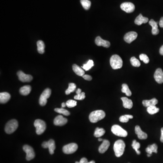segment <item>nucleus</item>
Masks as SVG:
<instances>
[{"label": "nucleus", "mask_w": 163, "mask_h": 163, "mask_svg": "<svg viewBox=\"0 0 163 163\" xmlns=\"http://www.w3.org/2000/svg\"><path fill=\"white\" fill-rule=\"evenodd\" d=\"M23 151L26 154V159L28 161L33 159L35 157V153L32 147L29 145H25L23 147Z\"/></svg>", "instance_id": "9"}, {"label": "nucleus", "mask_w": 163, "mask_h": 163, "mask_svg": "<svg viewBox=\"0 0 163 163\" xmlns=\"http://www.w3.org/2000/svg\"><path fill=\"white\" fill-rule=\"evenodd\" d=\"M123 102V106L125 108L128 109H131L133 106V103L131 100L129 99L126 97L121 98Z\"/></svg>", "instance_id": "24"}, {"label": "nucleus", "mask_w": 163, "mask_h": 163, "mask_svg": "<svg viewBox=\"0 0 163 163\" xmlns=\"http://www.w3.org/2000/svg\"><path fill=\"white\" fill-rule=\"evenodd\" d=\"M68 122V120L66 118L63 117L61 115H58L54 119V123L55 125L57 126H63Z\"/></svg>", "instance_id": "14"}, {"label": "nucleus", "mask_w": 163, "mask_h": 163, "mask_svg": "<svg viewBox=\"0 0 163 163\" xmlns=\"http://www.w3.org/2000/svg\"><path fill=\"white\" fill-rule=\"evenodd\" d=\"M98 141H103V139H102L100 138H99L98 139Z\"/></svg>", "instance_id": "49"}, {"label": "nucleus", "mask_w": 163, "mask_h": 163, "mask_svg": "<svg viewBox=\"0 0 163 163\" xmlns=\"http://www.w3.org/2000/svg\"><path fill=\"white\" fill-rule=\"evenodd\" d=\"M132 147L134 150H135L137 154H141V151L138 150L140 148V147H141V145H140V143L137 142L136 140H134L133 141V142H132Z\"/></svg>", "instance_id": "33"}, {"label": "nucleus", "mask_w": 163, "mask_h": 163, "mask_svg": "<svg viewBox=\"0 0 163 163\" xmlns=\"http://www.w3.org/2000/svg\"><path fill=\"white\" fill-rule=\"evenodd\" d=\"M159 110L160 109H159V108L156 107L155 106H149L147 109V111L151 115H153V114L157 113L159 112Z\"/></svg>", "instance_id": "32"}, {"label": "nucleus", "mask_w": 163, "mask_h": 163, "mask_svg": "<svg viewBox=\"0 0 163 163\" xmlns=\"http://www.w3.org/2000/svg\"><path fill=\"white\" fill-rule=\"evenodd\" d=\"M154 80L158 83H163V71L161 68H157L154 74Z\"/></svg>", "instance_id": "15"}, {"label": "nucleus", "mask_w": 163, "mask_h": 163, "mask_svg": "<svg viewBox=\"0 0 163 163\" xmlns=\"http://www.w3.org/2000/svg\"><path fill=\"white\" fill-rule=\"evenodd\" d=\"M106 116L105 112L103 110H96L92 112L89 116L90 121L92 123H96L104 118Z\"/></svg>", "instance_id": "2"}, {"label": "nucleus", "mask_w": 163, "mask_h": 163, "mask_svg": "<svg viewBox=\"0 0 163 163\" xmlns=\"http://www.w3.org/2000/svg\"><path fill=\"white\" fill-rule=\"evenodd\" d=\"M61 105H62V108H64V107H65V106H66V103H62Z\"/></svg>", "instance_id": "47"}, {"label": "nucleus", "mask_w": 163, "mask_h": 163, "mask_svg": "<svg viewBox=\"0 0 163 163\" xmlns=\"http://www.w3.org/2000/svg\"><path fill=\"white\" fill-rule=\"evenodd\" d=\"M110 64L113 69L121 68L123 65V61L122 58L117 55H113L110 58Z\"/></svg>", "instance_id": "3"}, {"label": "nucleus", "mask_w": 163, "mask_h": 163, "mask_svg": "<svg viewBox=\"0 0 163 163\" xmlns=\"http://www.w3.org/2000/svg\"><path fill=\"white\" fill-rule=\"evenodd\" d=\"M55 111L57 112V113L63 114V115L66 116H68L70 114L69 111H68L67 110L64 109L63 108H55Z\"/></svg>", "instance_id": "37"}, {"label": "nucleus", "mask_w": 163, "mask_h": 163, "mask_svg": "<svg viewBox=\"0 0 163 163\" xmlns=\"http://www.w3.org/2000/svg\"><path fill=\"white\" fill-rule=\"evenodd\" d=\"M137 33L135 32H129L126 33L124 36V40L128 43L130 44L136 39L137 37Z\"/></svg>", "instance_id": "13"}, {"label": "nucleus", "mask_w": 163, "mask_h": 163, "mask_svg": "<svg viewBox=\"0 0 163 163\" xmlns=\"http://www.w3.org/2000/svg\"><path fill=\"white\" fill-rule=\"evenodd\" d=\"M18 127V122L15 119L11 120L6 124L5 131L7 134H11L15 131Z\"/></svg>", "instance_id": "5"}, {"label": "nucleus", "mask_w": 163, "mask_h": 163, "mask_svg": "<svg viewBox=\"0 0 163 163\" xmlns=\"http://www.w3.org/2000/svg\"><path fill=\"white\" fill-rule=\"evenodd\" d=\"M87 163H95V162L93 160H92V161H90V162H88Z\"/></svg>", "instance_id": "48"}, {"label": "nucleus", "mask_w": 163, "mask_h": 163, "mask_svg": "<svg viewBox=\"0 0 163 163\" xmlns=\"http://www.w3.org/2000/svg\"><path fill=\"white\" fill-rule=\"evenodd\" d=\"M121 8L122 10L125 11L128 13L133 12L135 9V5L131 2H124L121 5Z\"/></svg>", "instance_id": "11"}, {"label": "nucleus", "mask_w": 163, "mask_h": 163, "mask_svg": "<svg viewBox=\"0 0 163 163\" xmlns=\"http://www.w3.org/2000/svg\"><path fill=\"white\" fill-rule=\"evenodd\" d=\"M157 145L155 144H153L151 145H149L145 150L146 152L147 153L148 156H151V155H152V153H157Z\"/></svg>", "instance_id": "20"}, {"label": "nucleus", "mask_w": 163, "mask_h": 163, "mask_svg": "<svg viewBox=\"0 0 163 163\" xmlns=\"http://www.w3.org/2000/svg\"><path fill=\"white\" fill-rule=\"evenodd\" d=\"M149 21L148 18L142 16V14H140L135 20V23L136 25L140 26L143 23H147Z\"/></svg>", "instance_id": "21"}, {"label": "nucleus", "mask_w": 163, "mask_h": 163, "mask_svg": "<svg viewBox=\"0 0 163 163\" xmlns=\"http://www.w3.org/2000/svg\"><path fill=\"white\" fill-rule=\"evenodd\" d=\"M78 148V145L76 143H70L63 147V151L65 154H71L76 152Z\"/></svg>", "instance_id": "8"}, {"label": "nucleus", "mask_w": 163, "mask_h": 163, "mask_svg": "<svg viewBox=\"0 0 163 163\" xmlns=\"http://www.w3.org/2000/svg\"><path fill=\"white\" fill-rule=\"evenodd\" d=\"M85 98V93L84 92H82V93H78L75 95V96L74 97V98L76 100H83L84 98Z\"/></svg>", "instance_id": "40"}, {"label": "nucleus", "mask_w": 163, "mask_h": 163, "mask_svg": "<svg viewBox=\"0 0 163 163\" xmlns=\"http://www.w3.org/2000/svg\"><path fill=\"white\" fill-rule=\"evenodd\" d=\"M161 137H160V141L161 142L163 143V128L161 129Z\"/></svg>", "instance_id": "44"}, {"label": "nucleus", "mask_w": 163, "mask_h": 163, "mask_svg": "<svg viewBox=\"0 0 163 163\" xmlns=\"http://www.w3.org/2000/svg\"><path fill=\"white\" fill-rule=\"evenodd\" d=\"M94 66V64H93V61L92 60H89L87 63L86 64H83L82 68H83L84 70L86 71H88L91 68H92V67Z\"/></svg>", "instance_id": "34"}, {"label": "nucleus", "mask_w": 163, "mask_h": 163, "mask_svg": "<svg viewBox=\"0 0 163 163\" xmlns=\"http://www.w3.org/2000/svg\"><path fill=\"white\" fill-rule=\"evenodd\" d=\"M81 3L84 9L88 10L90 8L91 2L89 0H81Z\"/></svg>", "instance_id": "31"}, {"label": "nucleus", "mask_w": 163, "mask_h": 163, "mask_svg": "<svg viewBox=\"0 0 163 163\" xmlns=\"http://www.w3.org/2000/svg\"><path fill=\"white\" fill-rule=\"evenodd\" d=\"M112 131L114 135L120 137H125L128 135V132L120 126L115 125L112 126Z\"/></svg>", "instance_id": "7"}, {"label": "nucleus", "mask_w": 163, "mask_h": 163, "mask_svg": "<svg viewBox=\"0 0 163 163\" xmlns=\"http://www.w3.org/2000/svg\"><path fill=\"white\" fill-rule=\"evenodd\" d=\"M140 58L141 60L144 62V63L145 64H148L150 61V59L147 55L145 54H141L140 55Z\"/></svg>", "instance_id": "39"}, {"label": "nucleus", "mask_w": 163, "mask_h": 163, "mask_svg": "<svg viewBox=\"0 0 163 163\" xmlns=\"http://www.w3.org/2000/svg\"><path fill=\"white\" fill-rule=\"evenodd\" d=\"M66 106L69 108H72L76 106L77 102L73 100H69L66 103Z\"/></svg>", "instance_id": "38"}, {"label": "nucleus", "mask_w": 163, "mask_h": 163, "mask_svg": "<svg viewBox=\"0 0 163 163\" xmlns=\"http://www.w3.org/2000/svg\"><path fill=\"white\" fill-rule=\"evenodd\" d=\"M76 94H78V93H82V90L81 89H80V88H78V89L77 90V91H76Z\"/></svg>", "instance_id": "46"}, {"label": "nucleus", "mask_w": 163, "mask_h": 163, "mask_svg": "<svg viewBox=\"0 0 163 163\" xmlns=\"http://www.w3.org/2000/svg\"><path fill=\"white\" fill-rule=\"evenodd\" d=\"M135 134L137 135L138 138L141 140H145L147 138V134L143 132L139 126H135Z\"/></svg>", "instance_id": "17"}, {"label": "nucleus", "mask_w": 163, "mask_h": 163, "mask_svg": "<svg viewBox=\"0 0 163 163\" xmlns=\"http://www.w3.org/2000/svg\"><path fill=\"white\" fill-rule=\"evenodd\" d=\"M42 147L44 148H48L49 153L50 154H54V151L55 150L56 147L54 140L51 139L48 141H45L42 144Z\"/></svg>", "instance_id": "10"}, {"label": "nucleus", "mask_w": 163, "mask_h": 163, "mask_svg": "<svg viewBox=\"0 0 163 163\" xmlns=\"http://www.w3.org/2000/svg\"><path fill=\"white\" fill-rule=\"evenodd\" d=\"M122 92L123 93H125L126 96L130 97L131 95V92L128 86L126 84H123L122 85Z\"/></svg>", "instance_id": "30"}, {"label": "nucleus", "mask_w": 163, "mask_h": 163, "mask_svg": "<svg viewBox=\"0 0 163 163\" xmlns=\"http://www.w3.org/2000/svg\"><path fill=\"white\" fill-rule=\"evenodd\" d=\"M95 44L98 46H103L105 48H109L110 46V43L108 41L102 39L101 37L97 36L95 39Z\"/></svg>", "instance_id": "16"}, {"label": "nucleus", "mask_w": 163, "mask_h": 163, "mask_svg": "<svg viewBox=\"0 0 163 163\" xmlns=\"http://www.w3.org/2000/svg\"><path fill=\"white\" fill-rule=\"evenodd\" d=\"M159 26H160V27L163 28V17H161L160 21H159Z\"/></svg>", "instance_id": "43"}, {"label": "nucleus", "mask_w": 163, "mask_h": 163, "mask_svg": "<svg viewBox=\"0 0 163 163\" xmlns=\"http://www.w3.org/2000/svg\"><path fill=\"white\" fill-rule=\"evenodd\" d=\"M51 94V90L49 88H47L40 95L39 99V104L41 106H44L46 105L47 102V99L50 97Z\"/></svg>", "instance_id": "6"}, {"label": "nucleus", "mask_w": 163, "mask_h": 163, "mask_svg": "<svg viewBox=\"0 0 163 163\" xmlns=\"http://www.w3.org/2000/svg\"><path fill=\"white\" fill-rule=\"evenodd\" d=\"M160 55H163V45H162L160 49Z\"/></svg>", "instance_id": "45"}, {"label": "nucleus", "mask_w": 163, "mask_h": 163, "mask_svg": "<svg viewBox=\"0 0 163 163\" xmlns=\"http://www.w3.org/2000/svg\"><path fill=\"white\" fill-rule=\"evenodd\" d=\"M73 69L74 72L80 76H83L85 74V72L82 68H81L80 66L75 64H74L73 65Z\"/></svg>", "instance_id": "26"}, {"label": "nucleus", "mask_w": 163, "mask_h": 163, "mask_svg": "<svg viewBox=\"0 0 163 163\" xmlns=\"http://www.w3.org/2000/svg\"><path fill=\"white\" fill-rule=\"evenodd\" d=\"M76 88V85L74 83H70L68 84V87L66 91H65V94L66 95H68L70 93H73Z\"/></svg>", "instance_id": "29"}, {"label": "nucleus", "mask_w": 163, "mask_h": 163, "mask_svg": "<svg viewBox=\"0 0 163 163\" xmlns=\"http://www.w3.org/2000/svg\"><path fill=\"white\" fill-rule=\"evenodd\" d=\"M82 77H83V78L84 80H92V77L91 76H90V75H84L83 76H82Z\"/></svg>", "instance_id": "41"}, {"label": "nucleus", "mask_w": 163, "mask_h": 163, "mask_svg": "<svg viewBox=\"0 0 163 163\" xmlns=\"http://www.w3.org/2000/svg\"><path fill=\"white\" fill-rule=\"evenodd\" d=\"M133 118V116L130 115H126L122 116L120 117L119 120L120 122L123 123H126L128 122L130 119H132Z\"/></svg>", "instance_id": "35"}, {"label": "nucleus", "mask_w": 163, "mask_h": 163, "mask_svg": "<svg viewBox=\"0 0 163 163\" xmlns=\"http://www.w3.org/2000/svg\"><path fill=\"white\" fill-rule=\"evenodd\" d=\"M158 103V101L156 98H154L150 100H144L142 102L143 106L145 107L155 106Z\"/></svg>", "instance_id": "23"}, {"label": "nucleus", "mask_w": 163, "mask_h": 163, "mask_svg": "<svg viewBox=\"0 0 163 163\" xmlns=\"http://www.w3.org/2000/svg\"><path fill=\"white\" fill-rule=\"evenodd\" d=\"M105 133V130L102 128H97L94 132V135L96 137H100L104 135Z\"/></svg>", "instance_id": "28"}, {"label": "nucleus", "mask_w": 163, "mask_h": 163, "mask_svg": "<svg viewBox=\"0 0 163 163\" xmlns=\"http://www.w3.org/2000/svg\"><path fill=\"white\" fill-rule=\"evenodd\" d=\"M32 91V87L30 85H26L21 87L20 89V94L24 96H26L30 94Z\"/></svg>", "instance_id": "25"}, {"label": "nucleus", "mask_w": 163, "mask_h": 163, "mask_svg": "<svg viewBox=\"0 0 163 163\" xmlns=\"http://www.w3.org/2000/svg\"><path fill=\"white\" fill-rule=\"evenodd\" d=\"M37 50L39 54H44L45 52V45L42 40H39L37 42Z\"/></svg>", "instance_id": "27"}, {"label": "nucleus", "mask_w": 163, "mask_h": 163, "mask_svg": "<svg viewBox=\"0 0 163 163\" xmlns=\"http://www.w3.org/2000/svg\"><path fill=\"white\" fill-rule=\"evenodd\" d=\"M34 125L36 128V133L37 135H40L44 133L46 130V123L42 120H36Z\"/></svg>", "instance_id": "4"}, {"label": "nucleus", "mask_w": 163, "mask_h": 163, "mask_svg": "<svg viewBox=\"0 0 163 163\" xmlns=\"http://www.w3.org/2000/svg\"><path fill=\"white\" fill-rule=\"evenodd\" d=\"M130 62L132 66L135 67H139L141 66V63L138 59L135 57H132L130 59Z\"/></svg>", "instance_id": "36"}, {"label": "nucleus", "mask_w": 163, "mask_h": 163, "mask_svg": "<svg viewBox=\"0 0 163 163\" xmlns=\"http://www.w3.org/2000/svg\"><path fill=\"white\" fill-rule=\"evenodd\" d=\"M88 163V161H87V159H86V158H83L81 159L80 161V162H77L76 161L75 163Z\"/></svg>", "instance_id": "42"}, {"label": "nucleus", "mask_w": 163, "mask_h": 163, "mask_svg": "<svg viewBox=\"0 0 163 163\" xmlns=\"http://www.w3.org/2000/svg\"><path fill=\"white\" fill-rule=\"evenodd\" d=\"M11 95L9 93L3 92L0 93V103L2 104H4L7 103L10 99Z\"/></svg>", "instance_id": "22"}, {"label": "nucleus", "mask_w": 163, "mask_h": 163, "mask_svg": "<svg viewBox=\"0 0 163 163\" xmlns=\"http://www.w3.org/2000/svg\"><path fill=\"white\" fill-rule=\"evenodd\" d=\"M126 147V145L122 140H119L115 142L113 147L115 155L120 157L123 155Z\"/></svg>", "instance_id": "1"}, {"label": "nucleus", "mask_w": 163, "mask_h": 163, "mask_svg": "<svg viewBox=\"0 0 163 163\" xmlns=\"http://www.w3.org/2000/svg\"><path fill=\"white\" fill-rule=\"evenodd\" d=\"M19 80L22 82H30L33 80L32 76L29 74H26L21 71H19L17 72Z\"/></svg>", "instance_id": "12"}, {"label": "nucleus", "mask_w": 163, "mask_h": 163, "mask_svg": "<svg viewBox=\"0 0 163 163\" xmlns=\"http://www.w3.org/2000/svg\"><path fill=\"white\" fill-rule=\"evenodd\" d=\"M110 145V143L108 140H103V143L101 145L98 149L99 152L101 154L105 153L108 150Z\"/></svg>", "instance_id": "18"}, {"label": "nucleus", "mask_w": 163, "mask_h": 163, "mask_svg": "<svg viewBox=\"0 0 163 163\" xmlns=\"http://www.w3.org/2000/svg\"><path fill=\"white\" fill-rule=\"evenodd\" d=\"M149 23L152 27V31H151L152 34L153 35H158L160 32V30L158 29V23L154 21L153 19L151 20Z\"/></svg>", "instance_id": "19"}]
</instances>
